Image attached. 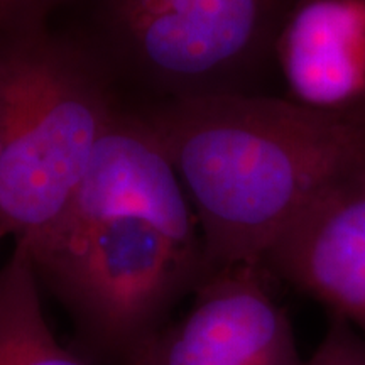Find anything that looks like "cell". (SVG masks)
<instances>
[{
	"label": "cell",
	"instance_id": "12",
	"mask_svg": "<svg viewBox=\"0 0 365 365\" xmlns=\"http://www.w3.org/2000/svg\"><path fill=\"white\" fill-rule=\"evenodd\" d=\"M364 112H365V108H364Z\"/></svg>",
	"mask_w": 365,
	"mask_h": 365
},
{
	"label": "cell",
	"instance_id": "8",
	"mask_svg": "<svg viewBox=\"0 0 365 365\" xmlns=\"http://www.w3.org/2000/svg\"><path fill=\"white\" fill-rule=\"evenodd\" d=\"M0 365H91L49 328L33 257L22 242H14L0 269Z\"/></svg>",
	"mask_w": 365,
	"mask_h": 365
},
{
	"label": "cell",
	"instance_id": "3",
	"mask_svg": "<svg viewBox=\"0 0 365 365\" xmlns=\"http://www.w3.org/2000/svg\"><path fill=\"white\" fill-rule=\"evenodd\" d=\"M120 108L93 49L36 24L0 36V228L31 254L66 220Z\"/></svg>",
	"mask_w": 365,
	"mask_h": 365
},
{
	"label": "cell",
	"instance_id": "11",
	"mask_svg": "<svg viewBox=\"0 0 365 365\" xmlns=\"http://www.w3.org/2000/svg\"><path fill=\"white\" fill-rule=\"evenodd\" d=\"M4 237H6V235H4V232H2V228H0V239H4Z\"/></svg>",
	"mask_w": 365,
	"mask_h": 365
},
{
	"label": "cell",
	"instance_id": "5",
	"mask_svg": "<svg viewBox=\"0 0 365 365\" xmlns=\"http://www.w3.org/2000/svg\"><path fill=\"white\" fill-rule=\"evenodd\" d=\"M271 279L262 262L212 272L129 365H307Z\"/></svg>",
	"mask_w": 365,
	"mask_h": 365
},
{
	"label": "cell",
	"instance_id": "9",
	"mask_svg": "<svg viewBox=\"0 0 365 365\" xmlns=\"http://www.w3.org/2000/svg\"><path fill=\"white\" fill-rule=\"evenodd\" d=\"M307 365H365V336L346 319L331 314L330 325Z\"/></svg>",
	"mask_w": 365,
	"mask_h": 365
},
{
	"label": "cell",
	"instance_id": "2",
	"mask_svg": "<svg viewBox=\"0 0 365 365\" xmlns=\"http://www.w3.org/2000/svg\"><path fill=\"white\" fill-rule=\"evenodd\" d=\"M31 257L71 319V349L91 365H129L207 277L195 218L124 176L81 186Z\"/></svg>",
	"mask_w": 365,
	"mask_h": 365
},
{
	"label": "cell",
	"instance_id": "1",
	"mask_svg": "<svg viewBox=\"0 0 365 365\" xmlns=\"http://www.w3.org/2000/svg\"><path fill=\"white\" fill-rule=\"evenodd\" d=\"M144 122L175 168L207 276L264 255L323 186L365 163V112L325 113L262 93L164 100Z\"/></svg>",
	"mask_w": 365,
	"mask_h": 365
},
{
	"label": "cell",
	"instance_id": "4",
	"mask_svg": "<svg viewBox=\"0 0 365 365\" xmlns=\"http://www.w3.org/2000/svg\"><path fill=\"white\" fill-rule=\"evenodd\" d=\"M296 0H108L112 56L166 100L255 93Z\"/></svg>",
	"mask_w": 365,
	"mask_h": 365
},
{
	"label": "cell",
	"instance_id": "7",
	"mask_svg": "<svg viewBox=\"0 0 365 365\" xmlns=\"http://www.w3.org/2000/svg\"><path fill=\"white\" fill-rule=\"evenodd\" d=\"M287 98L312 110L365 108V0H296L274 44Z\"/></svg>",
	"mask_w": 365,
	"mask_h": 365
},
{
	"label": "cell",
	"instance_id": "6",
	"mask_svg": "<svg viewBox=\"0 0 365 365\" xmlns=\"http://www.w3.org/2000/svg\"><path fill=\"white\" fill-rule=\"evenodd\" d=\"M262 266L365 331V163L333 178L296 213Z\"/></svg>",
	"mask_w": 365,
	"mask_h": 365
},
{
	"label": "cell",
	"instance_id": "10",
	"mask_svg": "<svg viewBox=\"0 0 365 365\" xmlns=\"http://www.w3.org/2000/svg\"><path fill=\"white\" fill-rule=\"evenodd\" d=\"M54 0H0V36L36 24H44V14Z\"/></svg>",
	"mask_w": 365,
	"mask_h": 365
}]
</instances>
